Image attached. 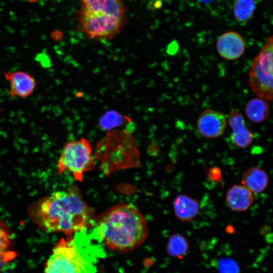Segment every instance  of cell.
<instances>
[{"instance_id":"6da1fadb","label":"cell","mask_w":273,"mask_h":273,"mask_svg":"<svg viewBox=\"0 0 273 273\" xmlns=\"http://www.w3.org/2000/svg\"><path fill=\"white\" fill-rule=\"evenodd\" d=\"M27 212L38 228L47 233H63L67 240L93 228L97 217L74 185L41 198L29 205Z\"/></svg>"},{"instance_id":"7a4b0ae2","label":"cell","mask_w":273,"mask_h":273,"mask_svg":"<svg viewBox=\"0 0 273 273\" xmlns=\"http://www.w3.org/2000/svg\"><path fill=\"white\" fill-rule=\"evenodd\" d=\"M92 234L108 248L127 252L141 245L148 235L147 223L139 209L132 204L111 206L96 217Z\"/></svg>"},{"instance_id":"3957f363","label":"cell","mask_w":273,"mask_h":273,"mask_svg":"<svg viewBox=\"0 0 273 273\" xmlns=\"http://www.w3.org/2000/svg\"><path fill=\"white\" fill-rule=\"evenodd\" d=\"M86 232L74 234L70 240H60L45 264L44 273H97L100 252L91 244Z\"/></svg>"},{"instance_id":"277c9868","label":"cell","mask_w":273,"mask_h":273,"mask_svg":"<svg viewBox=\"0 0 273 273\" xmlns=\"http://www.w3.org/2000/svg\"><path fill=\"white\" fill-rule=\"evenodd\" d=\"M78 18L80 30L88 38L109 40L123 27L126 11L122 0H82Z\"/></svg>"},{"instance_id":"5b68a950","label":"cell","mask_w":273,"mask_h":273,"mask_svg":"<svg viewBox=\"0 0 273 273\" xmlns=\"http://www.w3.org/2000/svg\"><path fill=\"white\" fill-rule=\"evenodd\" d=\"M273 38L269 36L253 59L248 71V84L257 97L271 101L273 97Z\"/></svg>"},{"instance_id":"8992f818","label":"cell","mask_w":273,"mask_h":273,"mask_svg":"<svg viewBox=\"0 0 273 273\" xmlns=\"http://www.w3.org/2000/svg\"><path fill=\"white\" fill-rule=\"evenodd\" d=\"M90 142L84 138L69 141L64 146L57 163V172L61 174L68 172L74 179L82 181L84 173L94 169Z\"/></svg>"},{"instance_id":"52a82bcc","label":"cell","mask_w":273,"mask_h":273,"mask_svg":"<svg viewBox=\"0 0 273 273\" xmlns=\"http://www.w3.org/2000/svg\"><path fill=\"white\" fill-rule=\"evenodd\" d=\"M197 126L203 136L214 139L220 136L226 126L225 116L218 111L207 109L199 116Z\"/></svg>"},{"instance_id":"ba28073f","label":"cell","mask_w":273,"mask_h":273,"mask_svg":"<svg viewBox=\"0 0 273 273\" xmlns=\"http://www.w3.org/2000/svg\"><path fill=\"white\" fill-rule=\"evenodd\" d=\"M246 46L242 36L238 32L228 31L222 34L216 41V50L222 58L234 61L241 58L245 52Z\"/></svg>"},{"instance_id":"9c48e42d","label":"cell","mask_w":273,"mask_h":273,"mask_svg":"<svg viewBox=\"0 0 273 273\" xmlns=\"http://www.w3.org/2000/svg\"><path fill=\"white\" fill-rule=\"evenodd\" d=\"M9 83V95L12 98H25L34 92L36 81L34 77L23 71L4 72Z\"/></svg>"},{"instance_id":"30bf717a","label":"cell","mask_w":273,"mask_h":273,"mask_svg":"<svg viewBox=\"0 0 273 273\" xmlns=\"http://www.w3.org/2000/svg\"><path fill=\"white\" fill-rule=\"evenodd\" d=\"M228 123L232 130L231 139L238 148L249 146L253 140V134L246 125L242 113L237 109L232 110L228 117Z\"/></svg>"},{"instance_id":"8fae6325","label":"cell","mask_w":273,"mask_h":273,"mask_svg":"<svg viewBox=\"0 0 273 273\" xmlns=\"http://www.w3.org/2000/svg\"><path fill=\"white\" fill-rule=\"evenodd\" d=\"M225 200L233 211L242 212L252 205L254 197L252 193L243 185H234L227 192Z\"/></svg>"},{"instance_id":"7c38bea8","label":"cell","mask_w":273,"mask_h":273,"mask_svg":"<svg viewBox=\"0 0 273 273\" xmlns=\"http://www.w3.org/2000/svg\"><path fill=\"white\" fill-rule=\"evenodd\" d=\"M173 207L176 216L183 222L191 221L199 212L198 201L186 194L176 196Z\"/></svg>"},{"instance_id":"4fadbf2b","label":"cell","mask_w":273,"mask_h":273,"mask_svg":"<svg viewBox=\"0 0 273 273\" xmlns=\"http://www.w3.org/2000/svg\"><path fill=\"white\" fill-rule=\"evenodd\" d=\"M268 177L263 169L258 167H251L242 174V184L252 193H260L267 187Z\"/></svg>"},{"instance_id":"5bb4252c","label":"cell","mask_w":273,"mask_h":273,"mask_svg":"<svg viewBox=\"0 0 273 273\" xmlns=\"http://www.w3.org/2000/svg\"><path fill=\"white\" fill-rule=\"evenodd\" d=\"M245 112L250 121L259 123L267 119L269 114V105L267 101L263 99L254 98L247 103Z\"/></svg>"},{"instance_id":"9a60e30c","label":"cell","mask_w":273,"mask_h":273,"mask_svg":"<svg viewBox=\"0 0 273 273\" xmlns=\"http://www.w3.org/2000/svg\"><path fill=\"white\" fill-rule=\"evenodd\" d=\"M16 254L13 248L12 232L7 224L0 219V265L14 259Z\"/></svg>"},{"instance_id":"2e32d148","label":"cell","mask_w":273,"mask_h":273,"mask_svg":"<svg viewBox=\"0 0 273 273\" xmlns=\"http://www.w3.org/2000/svg\"><path fill=\"white\" fill-rule=\"evenodd\" d=\"M131 121V119L115 110L106 111L99 119L100 127L105 130L121 126Z\"/></svg>"},{"instance_id":"e0dca14e","label":"cell","mask_w":273,"mask_h":273,"mask_svg":"<svg viewBox=\"0 0 273 273\" xmlns=\"http://www.w3.org/2000/svg\"><path fill=\"white\" fill-rule=\"evenodd\" d=\"M255 9L254 0H235L233 5L234 15L238 22L246 23L252 18Z\"/></svg>"},{"instance_id":"ac0fdd59","label":"cell","mask_w":273,"mask_h":273,"mask_svg":"<svg viewBox=\"0 0 273 273\" xmlns=\"http://www.w3.org/2000/svg\"><path fill=\"white\" fill-rule=\"evenodd\" d=\"M188 249V241L181 235L175 234L169 238L167 250L171 256L180 258L187 253Z\"/></svg>"},{"instance_id":"d6986e66","label":"cell","mask_w":273,"mask_h":273,"mask_svg":"<svg viewBox=\"0 0 273 273\" xmlns=\"http://www.w3.org/2000/svg\"><path fill=\"white\" fill-rule=\"evenodd\" d=\"M206 172L211 180L217 182L221 181L222 176L220 168L216 167H212L207 169Z\"/></svg>"},{"instance_id":"ffe728a7","label":"cell","mask_w":273,"mask_h":273,"mask_svg":"<svg viewBox=\"0 0 273 273\" xmlns=\"http://www.w3.org/2000/svg\"><path fill=\"white\" fill-rule=\"evenodd\" d=\"M200 2L203 4H210L212 3L214 0H198Z\"/></svg>"}]
</instances>
